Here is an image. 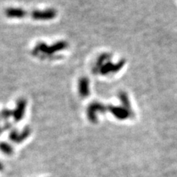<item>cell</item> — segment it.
<instances>
[{
  "instance_id": "obj_16",
  "label": "cell",
  "mask_w": 177,
  "mask_h": 177,
  "mask_svg": "<svg viewBox=\"0 0 177 177\" xmlns=\"http://www.w3.org/2000/svg\"><path fill=\"white\" fill-rule=\"evenodd\" d=\"M3 169V165L0 162V170H2Z\"/></svg>"
},
{
  "instance_id": "obj_6",
  "label": "cell",
  "mask_w": 177,
  "mask_h": 177,
  "mask_svg": "<svg viewBox=\"0 0 177 177\" xmlns=\"http://www.w3.org/2000/svg\"><path fill=\"white\" fill-rule=\"evenodd\" d=\"M5 15L13 19H22L27 15V12L19 7H9L5 10Z\"/></svg>"
},
{
  "instance_id": "obj_14",
  "label": "cell",
  "mask_w": 177,
  "mask_h": 177,
  "mask_svg": "<svg viewBox=\"0 0 177 177\" xmlns=\"http://www.w3.org/2000/svg\"><path fill=\"white\" fill-rule=\"evenodd\" d=\"M18 135H19V132H18L17 130L14 129H12L11 130V132H10L9 134V140L12 142H15L16 140H17Z\"/></svg>"
},
{
  "instance_id": "obj_15",
  "label": "cell",
  "mask_w": 177,
  "mask_h": 177,
  "mask_svg": "<svg viewBox=\"0 0 177 177\" xmlns=\"http://www.w3.org/2000/svg\"><path fill=\"white\" fill-rule=\"evenodd\" d=\"M12 128H13V125H12V124L11 123H6L5 124V125L3 126V130L4 131H5V130H12L13 129H12Z\"/></svg>"
},
{
  "instance_id": "obj_4",
  "label": "cell",
  "mask_w": 177,
  "mask_h": 177,
  "mask_svg": "<svg viewBox=\"0 0 177 177\" xmlns=\"http://www.w3.org/2000/svg\"><path fill=\"white\" fill-rule=\"evenodd\" d=\"M27 101L25 99L21 98L18 100L16 109L13 111V117L15 122H19L22 120L24 115Z\"/></svg>"
},
{
  "instance_id": "obj_5",
  "label": "cell",
  "mask_w": 177,
  "mask_h": 177,
  "mask_svg": "<svg viewBox=\"0 0 177 177\" xmlns=\"http://www.w3.org/2000/svg\"><path fill=\"white\" fill-rule=\"evenodd\" d=\"M124 64H125L124 61H120L116 64H111L110 62L106 63V64H103V66L100 68L99 72L101 73L102 75H108L111 72H116L120 70Z\"/></svg>"
},
{
  "instance_id": "obj_10",
  "label": "cell",
  "mask_w": 177,
  "mask_h": 177,
  "mask_svg": "<svg viewBox=\"0 0 177 177\" xmlns=\"http://www.w3.org/2000/svg\"><path fill=\"white\" fill-rule=\"evenodd\" d=\"M0 150L6 155H11L13 153V147L6 142H0Z\"/></svg>"
},
{
  "instance_id": "obj_12",
  "label": "cell",
  "mask_w": 177,
  "mask_h": 177,
  "mask_svg": "<svg viewBox=\"0 0 177 177\" xmlns=\"http://www.w3.org/2000/svg\"><path fill=\"white\" fill-rule=\"evenodd\" d=\"M11 116H13V111L9 109H4L0 113V118H2L4 120H7Z\"/></svg>"
},
{
  "instance_id": "obj_1",
  "label": "cell",
  "mask_w": 177,
  "mask_h": 177,
  "mask_svg": "<svg viewBox=\"0 0 177 177\" xmlns=\"http://www.w3.org/2000/svg\"><path fill=\"white\" fill-rule=\"evenodd\" d=\"M67 43L65 42H60L58 43L55 44L52 46H47L45 43H38L35 48L32 50V54L36 55L39 54V52H43L42 54L45 55H52L54 52L57 51H60V50H64V49L66 48Z\"/></svg>"
},
{
  "instance_id": "obj_8",
  "label": "cell",
  "mask_w": 177,
  "mask_h": 177,
  "mask_svg": "<svg viewBox=\"0 0 177 177\" xmlns=\"http://www.w3.org/2000/svg\"><path fill=\"white\" fill-rule=\"evenodd\" d=\"M78 91L82 97H86L89 95V81L86 77H83L79 81Z\"/></svg>"
},
{
  "instance_id": "obj_17",
  "label": "cell",
  "mask_w": 177,
  "mask_h": 177,
  "mask_svg": "<svg viewBox=\"0 0 177 177\" xmlns=\"http://www.w3.org/2000/svg\"><path fill=\"white\" fill-rule=\"evenodd\" d=\"M4 131V130H3L2 128L0 127V134H1L2 133V131Z\"/></svg>"
},
{
  "instance_id": "obj_13",
  "label": "cell",
  "mask_w": 177,
  "mask_h": 177,
  "mask_svg": "<svg viewBox=\"0 0 177 177\" xmlns=\"http://www.w3.org/2000/svg\"><path fill=\"white\" fill-rule=\"evenodd\" d=\"M120 98L122 103H123V105H124V106H125V108L130 109V106H129L130 103H129V99H128L127 95H126L125 93L121 92L120 94Z\"/></svg>"
},
{
  "instance_id": "obj_3",
  "label": "cell",
  "mask_w": 177,
  "mask_h": 177,
  "mask_svg": "<svg viewBox=\"0 0 177 177\" xmlns=\"http://www.w3.org/2000/svg\"><path fill=\"white\" fill-rule=\"evenodd\" d=\"M57 15V11L52 8L44 10V11H33L31 13V16L35 20H51Z\"/></svg>"
},
{
  "instance_id": "obj_2",
  "label": "cell",
  "mask_w": 177,
  "mask_h": 177,
  "mask_svg": "<svg viewBox=\"0 0 177 177\" xmlns=\"http://www.w3.org/2000/svg\"><path fill=\"white\" fill-rule=\"evenodd\" d=\"M106 111V107L103 106L101 103L98 102H94L91 103L87 108L86 115L88 117L89 120L91 123H97V114L98 112L104 113Z\"/></svg>"
},
{
  "instance_id": "obj_11",
  "label": "cell",
  "mask_w": 177,
  "mask_h": 177,
  "mask_svg": "<svg viewBox=\"0 0 177 177\" xmlns=\"http://www.w3.org/2000/svg\"><path fill=\"white\" fill-rule=\"evenodd\" d=\"M110 56H111L110 55L108 54V53H106V54L104 53V54L101 55V56H99V58H97V62H96V66L98 67L99 70H100V68H101V67L103 66V63H104L107 60V59H109V58H110Z\"/></svg>"
},
{
  "instance_id": "obj_7",
  "label": "cell",
  "mask_w": 177,
  "mask_h": 177,
  "mask_svg": "<svg viewBox=\"0 0 177 177\" xmlns=\"http://www.w3.org/2000/svg\"><path fill=\"white\" fill-rule=\"evenodd\" d=\"M109 110L110 112L117 117L119 120H125L127 117H130V113L129 111L125 109V108H120V107H116L111 106L109 108Z\"/></svg>"
},
{
  "instance_id": "obj_9",
  "label": "cell",
  "mask_w": 177,
  "mask_h": 177,
  "mask_svg": "<svg viewBox=\"0 0 177 177\" xmlns=\"http://www.w3.org/2000/svg\"><path fill=\"white\" fill-rule=\"evenodd\" d=\"M30 133H31V129L29 127H25L23 129L21 133H19V135H18L17 140L15 142V143H21L24 141V140H26L27 138L29 137Z\"/></svg>"
}]
</instances>
